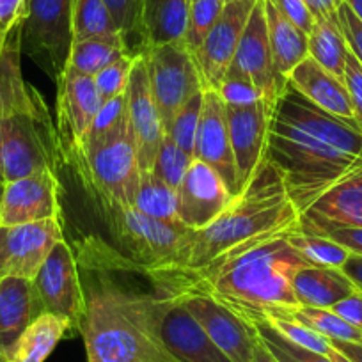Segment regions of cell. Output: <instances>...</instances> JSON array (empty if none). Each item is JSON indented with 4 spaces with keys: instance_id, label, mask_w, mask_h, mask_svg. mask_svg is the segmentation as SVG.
I'll list each match as a JSON object with an SVG mask.
<instances>
[{
    "instance_id": "obj_28",
    "label": "cell",
    "mask_w": 362,
    "mask_h": 362,
    "mask_svg": "<svg viewBox=\"0 0 362 362\" xmlns=\"http://www.w3.org/2000/svg\"><path fill=\"white\" fill-rule=\"evenodd\" d=\"M293 291L300 305L330 309L357 288L341 268L302 267L293 277Z\"/></svg>"
},
{
    "instance_id": "obj_4",
    "label": "cell",
    "mask_w": 362,
    "mask_h": 362,
    "mask_svg": "<svg viewBox=\"0 0 362 362\" xmlns=\"http://www.w3.org/2000/svg\"><path fill=\"white\" fill-rule=\"evenodd\" d=\"M83 290L86 311L78 334L87 357L119 362H177L160 341L155 291L130 290L100 267Z\"/></svg>"
},
{
    "instance_id": "obj_10",
    "label": "cell",
    "mask_w": 362,
    "mask_h": 362,
    "mask_svg": "<svg viewBox=\"0 0 362 362\" xmlns=\"http://www.w3.org/2000/svg\"><path fill=\"white\" fill-rule=\"evenodd\" d=\"M33 284L43 311L69 320L75 332H78L86 311V290L75 254L64 238L55 243Z\"/></svg>"
},
{
    "instance_id": "obj_26",
    "label": "cell",
    "mask_w": 362,
    "mask_h": 362,
    "mask_svg": "<svg viewBox=\"0 0 362 362\" xmlns=\"http://www.w3.org/2000/svg\"><path fill=\"white\" fill-rule=\"evenodd\" d=\"M264 16H267L268 40H270L272 57L277 76L286 82L288 75L293 71L309 55L308 33L295 25L274 0H264Z\"/></svg>"
},
{
    "instance_id": "obj_37",
    "label": "cell",
    "mask_w": 362,
    "mask_h": 362,
    "mask_svg": "<svg viewBox=\"0 0 362 362\" xmlns=\"http://www.w3.org/2000/svg\"><path fill=\"white\" fill-rule=\"evenodd\" d=\"M250 320H263L268 325H272L277 332L283 337H286L291 343L298 344V346H304L308 350L318 351V354L329 355L332 351V344L327 337H323L322 334L315 332L313 329L305 327L304 323L297 322L295 318H291L284 309L279 311H274L270 315L259 316V318H250Z\"/></svg>"
},
{
    "instance_id": "obj_54",
    "label": "cell",
    "mask_w": 362,
    "mask_h": 362,
    "mask_svg": "<svg viewBox=\"0 0 362 362\" xmlns=\"http://www.w3.org/2000/svg\"><path fill=\"white\" fill-rule=\"evenodd\" d=\"M252 362H279L277 357L268 350L267 344L257 337L256 334V341H254V346H252Z\"/></svg>"
},
{
    "instance_id": "obj_24",
    "label": "cell",
    "mask_w": 362,
    "mask_h": 362,
    "mask_svg": "<svg viewBox=\"0 0 362 362\" xmlns=\"http://www.w3.org/2000/svg\"><path fill=\"white\" fill-rule=\"evenodd\" d=\"M43 313L33 281L0 279V351L6 357L30 322Z\"/></svg>"
},
{
    "instance_id": "obj_59",
    "label": "cell",
    "mask_w": 362,
    "mask_h": 362,
    "mask_svg": "<svg viewBox=\"0 0 362 362\" xmlns=\"http://www.w3.org/2000/svg\"><path fill=\"white\" fill-rule=\"evenodd\" d=\"M2 192H4V183H0V201H2Z\"/></svg>"
},
{
    "instance_id": "obj_43",
    "label": "cell",
    "mask_w": 362,
    "mask_h": 362,
    "mask_svg": "<svg viewBox=\"0 0 362 362\" xmlns=\"http://www.w3.org/2000/svg\"><path fill=\"white\" fill-rule=\"evenodd\" d=\"M134 61L135 54H127L117 59V61H114L112 64L107 66V68H103L95 76L96 89H98L103 102L127 93L128 83H130L132 68H134Z\"/></svg>"
},
{
    "instance_id": "obj_35",
    "label": "cell",
    "mask_w": 362,
    "mask_h": 362,
    "mask_svg": "<svg viewBox=\"0 0 362 362\" xmlns=\"http://www.w3.org/2000/svg\"><path fill=\"white\" fill-rule=\"evenodd\" d=\"M286 238L311 267L341 268L350 256L344 247L337 245L332 240L302 231L300 222L297 228L288 233Z\"/></svg>"
},
{
    "instance_id": "obj_18",
    "label": "cell",
    "mask_w": 362,
    "mask_h": 362,
    "mask_svg": "<svg viewBox=\"0 0 362 362\" xmlns=\"http://www.w3.org/2000/svg\"><path fill=\"white\" fill-rule=\"evenodd\" d=\"M170 298L183 302L190 315L199 322L204 332L229 361L252 362L256 330L245 318L208 295H185Z\"/></svg>"
},
{
    "instance_id": "obj_16",
    "label": "cell",
    "mask_w": 362,
    "mask_h": 362,
    "mask_svg": "<svg viewBox=\"0 0 362 362\" xmlns=\"http://www.w3.org/2000/svg\"><path fill=\"white\" fill-rule=\"evenodd\" d=\"M233 199L224 180L210 165L194 158L176 189L177 222L192 231L206 228L224 214Z\"/></svg>"
},
{
    "instance_id": "obj_33",
    "label": "cell",
    "mask_w": 362,
    "mask_h": 362,
    "mask_svg": "<svg viewBox=\"0 0 362 362\" xmlns=\"http://www.w3.org/2000/svg\"><path fill=\"white\" fill-rule=\"evenodd\" d=\"M134 208L148 217L163 222H177L176 190L153 176V173L141 174Z\"/></svg>"
},
{
    "instance_id": "obj_6",
    "label": "cell",
    "mask_w": 362,
    "mask_h": 362,
    "mask_svg": "<svg viewBox=\"0 0 362 362\" xmlns=\"http://www.w3.org/2000/svg\"><path fill=\"white\" fill-rule=\"evenodd\" d=\"M61 160V139L45 100L0 119V169L6 183L41 170H59Z\"/></svg>"
},
{
    "instance_id": "obj_49",
    "label": "cell",
    "mask_w": 362,
    "mask_h": 362,
    "mask_svg": "<svg viewBox=\"0 0 362 362\" xmlns=\"http://www.w3.org/2000/svg\"><path fill=\"white\" fill-rule=\"evenodd\" d=\"M274 2L295 25L300 27L304 33H311L313 25H315V16L309 11L304 0H274Z\"/></svg>"
},
{
    "instance_id": "obj_62",
    "label": "cell",
    "mask_w": 362,
    "mask_h": 362,
    "mask_svg": "<svg viewBox=\"0 0 362 362\" xmlns=\"http://www.w3.org/2000/svg\"><path fill=\"white\" fill-rule=\"evenodd\" d=\"M2 36H4V34H2V33H0V43H2Z\"/></svg>"
},
{
    "instance_id": "obj_42",
    "label": "cell",
    "mask_w": 362,
    "mask_h": 362,
    "mask_svg": "<svg viewBox=\"0 0 362 362\" xmlns=\"http://www.w3.org/2000/svg\"><path fill=\"white\" fill-rule=\"evenodd\" d=\"M215 90L221 95L222 102L226 105H249V103H256L259 100H264L259 90L256 89V86L252 83V80L242 69H238L233 64L229 66L224 78H222V82L218 83V87Z\"/></svg>"
},
{
    "instance_id": "obj_30",
    "label": "cell",
    "mask_w": 362,
    "mask_h": 362,
    "mask_svg": "<svg viewBox=\"0 0 362 362\" xmlns=\"http://www.w3.org/2000/svg\"><path fill=\"white\" fill-rule=\"evenodd\" d=\"M127 54H135V52L130 50L123 36L75 41L71 45V52H69L68 66L95 78L103 68Z\"/></svg>"
},
{
    "instance_id": "obj_51",
    "label": "cell",
    "mask_w": 362,
    "mask_h": 362,
    "mask_svg": "<svg viewBox=\"0 0 362 362\" xmlns=\"http://www.w3.org/2000/svg\"><path fill=\"white\" fill-rule=\"evenodd\" d=\"M308 4L309 11L316 18H327V20H337V11H339L341 4L344 0H304Z\"/></svg>"
},
{
    "instance_id": "obj_41",
    "label": "cell",
    "mask_w": 362,
    "mask_h": 362,
    "mask_svg": "<svg viewBox=\"0 0 362 362\" xmlns=\"http://www.w3.org/2000/svg\"><path fill=\"white\" fill-rule=\"evenodd\" d=\"M203 98H204V90H201V93H197L196 96H192L185 105L181 107L180 112L174 116L169 132L165 134L169 135V137L173 139V141L183 149V151H187L192 156H194V144H196L197 128H199V121H201V110H203Z\"/></svg>"
},
{
    "instance_id": "obj_8",
    "label": "cell",
    "mask_w": 362,
    "mask_h": 362,
    "mask_svg": "<svg viewBox=\"0 0 362 362\" xmlns=\"http://www.w3.org/2000/svg\"><path fill=\"white\" fill-rule=\"evenodd\" d=\"M142 52L148 62L153 98L162 117L163 132L167 134L181 107L206 87L196 59L181 40Z\"/></svg>"
},
{
    "instance_id": "obj_5",
    "label": "cell",
    "mask_w": 362,
    "mask_h": 362,
    "mask_svg": "<svg viewBox=\"0 0 362 362\" xmlns=\"http://www.w3.org/2000/svg\"><path fill=\"white\" fill-rule=\"evenodd\" d=\"M87 197L107 224L110 235L128 252V256L116 259L107 256L110 267L137 272L146 277L181 267L192 238V229L181 222L156 221L135 208L114 203L95 192H87Z\"/></svg>"
},
{
    "instance_id": "obj_22",
    "label": "cell",
    "mask_w": 362,
    "mask_h": 362,
    "mask_svg": "<svg viewBox=\"0 0 362 362\" xmlns=\"http://www.w3.org/2000/svg\"><path fill=\"white\" fill-rule=\"evenodd\" d=\"M22 52L23 23H18L0 43V119L30 110L43 100L40 90L23 78Z\"/></svg>"
},
{
    "instance_id": "obj_60",
    "label": "cell",
    "mask_w": 362,
    "mask_h": 362,
    "mask_svg": "<svg viewBox=\"0 0 362 362\" xmlns=\"http://www.w3.org/2000/svg\"><path fill=\"white\" fill-rule=\"evenodd\" d=\"M0 183H6V181H4V174H2V169H0Z\"/></svg>"
},
{
    "instance_id": "obj_19",
    "label": "cell",
    "mask_w": 362,
    "mask_h": 362,
    "mask_svg": "<svg viewBox=\"0 0 362 362\" xmlns=\"http://www.w3.org/2000/svg\"><path fill=\"white\" fill-rule=\"evenodd\" d=\"M257 0H236L226 4L217 23L204 40L194 59L206 89H217L235 59L249 16Z\"/></svg>"
},
{
    "instance_id": "obj_34",
    "label": "cell",
    "mask_w": 362,
    "mask_h": 362,
    "mask_svg": "<svg viewBox=\"0 0 362 362\" xmlns=\"http://www.w3.org/2000/svg\"><path fill=\"white\" fill-rule=\"evenodd\" d=\"M291 318L304 323L305 327L315 332L322 334L327 339L350 341V343H362V330L344 322L332 309L311 308V305H298V308L284 309Z\"/></svg>"
},
{
    "instance_id": "obj_38",
    "label": "cell",
    "mask_w": 362,
    "mask_h": 362,
    "mask_svg": "<svg viewBox=\"0 0 362 362\" xmlns=\"http://www.w3.org/2000/svg\"><path fill=\"white\" fill-rule=\"evenodd\" d=\"M222 0H192L190 2L189 20H187V29L183 34V45L192 55L199 52L204 40L217 23L222 9H224Z\"/></svg>"
},
{
    "instance_id": "obj_7",
    "label": "cell",
    "mask_w": 362,
    "mask_h": 362,
    "mask_svg": "<svg viewBox=\"0 0 362 362\" xmlns=\"http://www.w3.org/2000/svg\"><path fill=\"white\" fill-rule=\"evenodd\" d=\"M62 160L71 165L86 192H95L114 203L134 208L141 169L132 128L86 151L62 153Z\"/></svg>"
},
{
    "instance_id": "obj_57",
    "label": "cell",
    "mask_w": 362,
    "mask_h": 362,
    "mask_svg": "<svg viewBox=\"0 0 362 362\" xmlns=\"http://www.w3.org/2000/svg\"><path fill=\"white\" fill-rule=\"evenodd\" d=\"M87 362H119V361H105V358H98V357H87Z\"/></svg>"
},
{
    "instance_id": "obj_39",
    "label": "cell",
    "mask_w": 362,
    "mask_h": 362,
    "mask_svg": "<svg viewBox=\"0 0 362 362\" xmlns=\"http://www.w3.org/2000/svg\"><path fill=\"white\" fill-rule=\"evenodd\" d=\"M247 322L254 327L257 337L267 344L268 350L276 355L279 362H332L329 355L308 350V348L288 341L263 320H247Z\"/></svg>"
},
{
    "instance_id": "obj_15",
    "label": "cell",
    "mask_w": 362,
    "mask_h": 362,
    "mask_svg": "<svg viewBox=\"0 0 362 362\" xmlns=\"http://www.w3.org/2000/svg\"><path fill=\"white\" fill-rule=\"evenodd\" d=\"M102 103L95 78L68 66L57 78V132L62 153L82 146Z\"/></svg>"
},
{
    "instance_id": "obj_40",
    "label": "cell",
    "mask_w": 362,
    "mask_h": 362,
    "mask_svg": "<svg viewBox=\"0 0 362 362\" xmlns=\"http://www.w3.org/2000/svg\"><path fill=\"white\" fill-rule=\"evenodd\" d=\"M194 162V156L180 148L169 135H163V141L156 153L155 165H153V176L163 181L165 185L173 187L174 190L181 183L183 176L189 170L190 163Z\"/></svg>"
},
{
    "instance_id": "obj_2",
    "label": "cell",
    "mask_w": 362,
    "mask_h": 362,
    "mask_svg": "<svg viewBox=\"0 0 362 362\" xmlns=\"http://www.w3.org/2000/svg\"><path fill=\"white\" fill-rule=\"evenodd\" d=\"M300 222V211L290 199L279 170L264 156L249 185L210 226L192 233L180 268L148 276L155 281L199 274L272 238L286 235Z\"/></svg>"
},
{
    "instance_id": "obj_48",
    "label": "cell",
    "mask_w": 362,
    "mask_h": 362,
    "mask_svg": "<svg viewBox=\"0 0 362 362\" xmlns=\"http://www.w3.org/2000/svg\"><path fill=\"white\" fill-rule=\"evenodd\" d=\"M30 0H0V33L6 34L18 23H25Z\"/></svg>"
},
{
    "instance_id": "obj_3",
    "label": "cell",
    "mask_w": 362,
    "mask_h": 362,
    "mask_svg": "<svg viewBox=\"0 0 362 362\" xmlns=\"http://www.w3.org/2000/svg\"><path fill=\"white\" fill-rule=\"evenodd\" d=\"M286 235L194 276L155 281L153 291L163 297L208 295L245 320L298 308L293 277L302 267L311 264L288 242Z\"/></svg>"
},
{
    "instance_id": "obj_56",
    "label": "cell",
    "mask_w": 362,
    "mask_h": 362,
    "mask_svg": "<svg viewBox=\"0 0 362 362\" xmlns=\"http://www.w3.org/2000/svg\"><path fill=\"white\" fill-rule=\"evenodd\" d=\"M329 357H330V361H332V362H354V361H350L346 355H343L341 351H337L334 346H332V351L329 354Z\"/></svg>"
},
{
    "instance_id": "obj_50",
    "label": "cell",
    "mask_w": 362,
    "mask_h": 362,
    "mask_svg": "<svg viewBox=\"0 0 362 362\" xmlns=\"http://www.w3.org/2000/svg\"><path fill=\"white\" fill-rule=\"evenodd\" d=\"M330 309H332L337 316H341L344 322H348L350 325L362 330V293L355 291V293L348 295L346 298H343V300H339L337 304H334Z\"/></svg>"
},
{
    "instance_id": "obj_1",
    "label": "cell",
    "mask_w": 362,
    "mask_h": 362,
    "mask_svg": "<svg viewBox=\"0 0 362 362\" xmlns=\"http://www.w3.org/2000/svg\"><path fill=\"white\" fill-rule=\"evenodd\" d=\"M267 158L302 215L362 165V130L316 107L286 82L272 110Z\"/></svg>"
},
{
    "instance_id": "obj_32",
    "label": "cell",
    "mask_w": 362,
    "mask_h": 362,
    "mask_svg": "<svg viewBox=\"0 0 362 362\" xmlns=\"http://www.w3.org/2000/svg\"><path fill=\"white\" fill-rule=\"evenodd\" d=\"M123 36L103 0H73V43Z\"/></svg>"
},
{
    "instance_id": "obj_63",
    "label": "cell",
    "mask_w": 362,
    "mask_h": 362,
    "mask_svg": "<svg viewBox=\"0 0 362 362\" xmlns=\"http://www.w3.org/2000/svg\"><path fill=\"white\" fill-rule=\"evenodd\" d=\"M361 130H362V127H361Z\"/></svg>"
},
{
    "instance_id": "obj_29",
    "label": "cell",
    "mask_w": 362,
    "mask_h": 362,
    "mask_svg": "<svg viewBox=\"0 0 362 362\" xmlns=\"http://www.w3.org/2000/svg\"><path fill=\"white\" fill-rule=\"evenodd\" d=\"M69 332H75L69 320L43 313L18 337L8 355L9 362H45Z\"/></svg>"
},
{
    "instance_id": "obj_13",
    "label": "cell",
    "mask_w": 362,
    "mask_h": 362,
    "mask_svg": "<svg viewBox=\"0 0 362 362\" xmlns=\"http://www.w3.org/2000/svg\"><path fill=\"white\" fill-rule=\"evenodd\" d=\"M61 181L57 170H41L4 183L0 201V226L62 221Z\"/></svg>"
},
{
    "instance_id": "obj_21",
    "label": "cell",
    "mask_w": 362,
    "mask_h": 362,
    "mask_svg": "<svg viewBox=\"0 0 362 362\" xmlns=\"http://www.w3.org/2000/svg\"><path fill=\"white\" fill-rule=\"evenodd\" d=\"M231 64L242 69L252 80L264 100L276 102L281 90L286 87V82L277 76L274 68L267 16H264V0H257L254 6Z\"/></svg>"
},
{
    "instance_id": "obj_47",
    "label": "cell",
    "mask_w": 362,
    "mask_h": 362,
    "mask_svg": "<svg viewBox=\"0 0 362 362\" xmlns=\"http://www.w3.org/2000/svg\"><path fill=\"white\" fill-rule=\"evenodd\" d=\"M337 22H339L341 33H343L344 41H346L348 50L362 64V22L348 8L346 2H343L339 11H337Z\"/></svg>"
},
{
    "instance_id": "obj_14",
    "label": "cell",
    "mask_w": 362,
    "mask_h": 362,
    "mask_svg": "<svg viewBox=\"0 0 362 362\" xmlns=\"http://www.w3.org/2000/svg\"><path fill=\"white\" fill-rule=\"evenodd\" d=\"M274 103L259 100L249 105H226L229 139L236 163V185L238 196L252 180L261 162L267 156L268 130H270Z\"/></svg>"
},
{
    "instance_id": "obj_17",
    "label": "cell",
    "mask_w": 362,
    "mask_h": 362,
    "mask_svg": "<svg viewBox=\"0 0 362 362\" xmlns=\"http://www.w3.org/2000/svg\"><path fill=\"white\" fill-rule=\"evenodd\" d=\"M127 95L128 117H130V128L134 134L135 148H137L139 169H141V174L151 173L165 132H163L162 117H160L158 107H156L151 86H149L148 62H146L144 52L135 54Z\"/></svg>"
},
{
    "instance_id": "obj_25",
    "label": "cell",
    "mask_w": 362,
    "mask_h": 362,
    "mask_svg": "<svg viewBox=\"0 0 362 362\" xmlns=\"http://www.w3.org/2000/svg\"><path fill=\"white\" fill-rule=\"evenodd\" d=\"M302 217L320 224L362 228V165L323 192Z\"/></svg>"
},
{
    "instance_id": "obj_53",
    "label": "cell",
    "mask_w": 362,
    "mask_h": 362,
    "mask_svg": "<svg viewBox=\"0 0 362 362\" xmlns=\"http://www.w3.org/2000/svg\"><path fill=\"white\" fill-rule=\"evenodd\" d=\"M329 341L337 351L346 355L350 361L362 362V343H350V341H336V339H329Z\"/></svg>"
},
{
    "instance_id": "obj_45",
    "label": "cell",
    "mask_w": 362,
    "mask_h": 362,
    "mask_svg": "<svg viewBox=\"0 0 362 362\" xmlns=\"http://www.w3.org/2000/svg\"><path fill=\"white\" fill-rule=\"evenodd\" d=\"M103 2L109 8L128 47H130L132 37H137L139 45H141V0H103Z\"/></svg>"
},
{
    "instance_id": "obj_58",
    "label": "cell",
    "mask_w": 362,
    "mask_h": 362,
    "mask_svg": "<svg viewBox=\"0 0 362 362\" xmlns=\"http://www.w3.org/2000/svg\"><path fill=\"white\" fill-rule=\"evenodd\" d=\"M0 362H9V358L6 357V355L2 354V351H0Z\"/></svg>"
},
{
    "instance_id": "obj_55",
    "label": "cell",
    "mask_w": 362,
    "mask_h": 362,
    "mask_svg": "<svg viewBox=\"0 0 362 362\" xmlns=\"http://www.w3.org/2000/svg\"><path fill=\"white\" fill-rule=\"evenodd\" d=\"M344 2L354 11V15L362 22V0H344Z\"/></svg>"
},
{
    "instance_id": "obj_44",
    "label": "cell",
    "mask_w": 362,
    "mask_h": 362,
    "mask_svg": "<svg viewBox=\"0 0 362 362\" xmlns=\"http://www.w3.org/2000/svg\"><path fill=\"white\" fill-rule=\"evenodd\" d=\"M300 229L311 235L325 236L332 240L337 245L344 247L350 254L362 256V228H354V226H329L320 224V222L308 221L300 215Z\"/></svg>"
},
{
    "instance_id": "obj_61",
    "label": "cell",
    "mask_w": 362,
    "mask_h": 362,
    "mask_svg": "<svg viewBox=\"0 0 362 362\" xmlns=\"http://www.w3.org/2000/svg\"><path fill=\"white\" fill-rule=\"evenodd\" d=\"M224 4H231V2H236V0H222Z\"/></svg>"
},
{
    "instance_id": "obj_9",
    "label": "cell",
    "mask_w": 362,
    "mask_h": 362,
    "mask_svg": "<svg viewBox=\"0 0 362 362\" xmlns=\"http://www.w3.org/2000/svg\"><path fill=\"white\" fill-rule=\"evenodd\" d=\"M73 45V0H30L23 50L55 80L66 71Z\"/></svg>"
},
{
    "instance_id": "obj_12",
    "label": "cell",
    "mask_w": 362,
    "mask_h": 362,
    "mask_svg": "<svg viewBox=\"0 0 362 362\" xmlns=\"http://www.w3.org/2000/svg\"><path fill=\"white\" fill-rule=\"evenodd\" d=\"M156 327L165 350L177 362H231L190 315L183 302L156 293Z\"/></svg>"
},
{
    "instance_id": "obj_27",
    "label": "cell",
    "mask_w": 362,
    "mask_h": 362,
    "mask_svg": "<svg viewBox=\"0 0 362 362\" xmlns=\"http://www.w3.org/2000/svg\"><path fill=\"white\" fill-rule=\"evenodd\" d=\"M192 0H141V52L183 40Z\"/></svg>"
},
{
    "instance_id": "obj_36",
    "label": "cell",
    "mask_w": 362,
    "mask_h": 362,
    "mask_svg": "<svg viewBox=\"0 0 362 362\" xmlns=\"http://www.w3.org/2000/svg\"><path fill=\"white\" fill-rule=\"evenodd\" d=\"M130 128V117H128V95L116 96L112 100H107L102 103V109L98 110L95 117V123L90 127L89 134L83 139L82 146L75 151H64V153H76L86 151V149L93 148V146L105 142L109 139L116 137L121 132Z\"/></svg>"
},
{
    "instance_id": "obj_46",
    "label": "cell",
    "mask_w": 362,
    "mask_h": 362,
    "mask_svg": "<svg viewBox=\"0 0 362 362\" xmlns=\"http://www.w3.org/2000/svg\"><path fill=\"white\" fill-rule=\"evenodd\" d=\"M343 83L351 100L355 121L358 127H362V64L350 50H348L346 61H344Z\"/></svg>"
},
{
    "instance_id": "obj_20",
    "label": "cell",
    "mask_w": 362,
    "mask_h": 362,
    "mask_svg": "<svg viewBox=\"0 0 362 362\" xmlns=\"http://www.w3.org/2000/svg\"><path fill=\"white\" fill-rule=\"evenodd\" d=\"M194 158L210 165L224 180L233 196H238L236 185V163L229 139L226 103L215 89H204L203 110L197 128Z\"/></svg>"
},
{
    "instance_id": "obj_11",
    "label": "cell",
    "mask_w": 362,
    "mask_h": 362,
    "mask_svg": "<svg viewBox=\"0 0 362 362\" xmlns=\"http://www.w3.org/2000/svg\"><path fill=\"white\" fill-rule=\"evenodd\" d=\"M64 238L62 221L0 226V279L34 281L55 243Z\"/></svg>"
},
{
    "instance_id": "obj_31",
    "label": "cell",
    "mask_w": 362,
    "mask_h": 362,
    "mask_svg": "<svg viewBox=\"0 0 362 362\" xmlns=\"http://www.w3.org/2000/svg\"><path fill=\"white\" fill-rule=\"evenodd\" d=\"M309 37V57L315 59L322 68L343 80L344 61H346L348 45L337 20L316 18Z\"/></svg>"
},
{
    "instance_id": "obj_52",
    "label": "cell",
    "mask_w": 362,
    "mask_h": 362,
    "mask_svg": "<svg viewBox=\"0 0 362 362\" xmlns=\"http://www.w3.org/2000/svg\"><path fill=\"white\" fill-rule=\"evenodd\" d=\"M341 270L346 274L348 279L355 284L358 293H362V256L357 254H350L348 259L344 261V264L341 267Z\"/></svg>"
},
{
    "instance_id": "obj_23",
    "label": "cell",
    "mask_w": 362,
    "mask_h": 362,
    "mask_svg": "<svg viewBox=\"0 0 362 362\" xmlns=\"http://www.w3.org/2000/svg\"><path fill=\"white\" fill-rule=\"evenodd\" d=\"M288 86L300 93L305 100L315 103L325 112L341 117L344 121L357 123L354 116V107L348 96L343 80L334 76L325 68L318 64L313 57H305L300 64L293 68V71L286 78Z\"/></svg>"
}]
</instances>
